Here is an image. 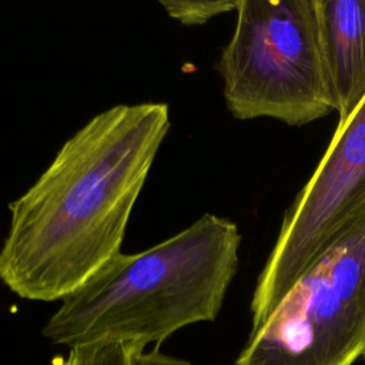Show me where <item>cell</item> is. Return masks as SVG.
Returning a JSON list of instances; mask_svg holds the SVG:
<instances>
[{"label":"cell","instance_id":"30bf717a","mask_svg":"<svg viewBox=\"0 0 365 365\" xmlns=\"http://www.w3.org/2000/svg\"><path fill=\"white\" fill-rule=\"evenodd\" d=\"M362 358H364V359H365V352H364V355H362Z\"/></svg>","mask_w":365,"mask_h":365},{"label":"cell","instance_id":"7a4b0ae2","mask_svg":"<svg viewBox=\"0 0 365 365\" xmlns=\"http://www.w3.org/2000/svg\"><path fill=\"white\" fill-rule=\"evenodd\" d=\"M235 222L204 214L135 254L118 252L61 299L43 335L68 348L124 342L144 349L175 331L214 321L238 268Z\"/></svg>","mask_w":365,"mask_h":365},{"label":"cell","instance_id":"277c9868","mask_svg":"<svg viewBox=\"0 0 365 365\" xmlns=\"http://www.w3.org/2000/svg\"><path fill=\"white\" fill-rule=\"evenodd\" d=\"M365 352V217L251 327L235 365H352Z\"/></svg>","mask_w":365,"mask_h":365},{"label":"cell","instance_id":"8992f818","mask_svg":"<svg viewBox=\"0 0 365 365\" xmlns=\"http://www.w3.org/2000/svg\"><path fill=\"white\" fill-rule=\"evenodd\" d=\"M334 111L345 121L365 98V0H315Z\"/></svg>","mask_w":365,"mask_h":365},{"label":"cell","instance_id":"3957f363","mask_svg":"<svg viewBox=\"0 0 365 365\" xmlns=\"http://www.w3.org/2000/svg\"><path fill=\"white\" fill-rule=\"evenodd\" d=\"M217 68L230 113L305 125L334 110L315 0H238Z\"/></svg>","mask_w":365,"mask_h":365},{"label":"cell","instance_id":"52a82bcc","mask_svg":"<svg viewBox=\"0 0 365 365\" xmlns=\"http://www.w3.org/2000/svg\"><path fill=\"white\" fill-rule=\"evenodd\" d=\"M137 346L124 342H96L68 348L66 356H57L53 365H131Z\"/></svg>","mask_w":365,"mask_h":365},{"label":"cell","instance_id":"5b68a950","mask_svg":"<svg viewBox=\"0 0 365 365\" xmlns=\"http://www.w3.org/2000/svg\"><path fill=\"white\" fill-rule=\"evenodd\" d=\"M365 217V98L342 123L314 174L284 215L251 301L262 322L294 282Z\"/></svg>","mask_w":365,"mask_h":365},{"label":"cell","instance_id":"9c48e42d","mask_svg":"<svg viewBox=\"0 0 365 365\" xmlns=\"http://www.w3.org/2000/svg\"><path fill=\"white\" fill-rule=\"evenodd\" d=\"M131 365H192L184 359L174 358L158 351L145 352L144 349L135 348L131 355Z\"/></svg>","mask_w":365,"mask_h":365},{"label":"cell","instance_id":"ba28073f","mask_svg":"<svg viewBox=\"0 0 365 365\" xmlns=\"http://www.w3.org/2000/svg\"><path fill=\"white\" fill-rule=\"evenodd\" d=\"M160 4L165 9L170 17L185 26L204 24L218 14L237 9V1H182V0H161Z\"/></svg>","mask_w":365,"mask_h":365},{"label":"cell","instance_id":"6da1fadb","mask_svg":"<svg viewBox=\"0 0 365 365\" xmlns=\"http://www.w3.org/2000/svg\"><path fill=\"white\" fill-rule=\"evenodd\" d=\"M170 128L165 103L96 114L10 202L0 279L31 301H61L121 252L134 204Z\"/></svg>","mask_w":365,"mask_h":365}]
</instances>
